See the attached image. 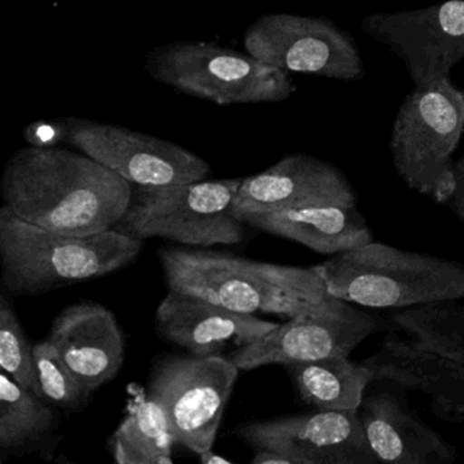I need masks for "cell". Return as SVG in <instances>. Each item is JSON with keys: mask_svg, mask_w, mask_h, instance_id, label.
<instances>
[{"mask_svg": "<svg viewBox=\"0 0 464 464\" xmlns=\"http://www.w3.org/2000/svg\"><path fill=\"white\" fill-rule=\"evenodd\" d=\"M0 192L4 206L29 224L91 236L118 227L134 186L82 151L31 145L6 162Z\"/></svg>", "mask_w": 464, "mask_h": 464, "instance_id": "obj_1", "label": "cell"}, {"mask_svg": "<svg viewBox=\"0 0 464 464\" xmlns=\"http://www.w3.org/2000/svg\"><path fill=\"white\" fill-rule=\"evenodd\" d=\"M145 240L112 229L91 236L51 232L0 208V268L12 297L39 295L123 270Z\"/></svg>", "mask_w": 464, "mask_h": 464, "instance_id": "obj_2", "label": "cell"}, {"mask_svg": "<svg viewBox=\"0 0 464 464\" xmlns=\"http://www.w3.org/2000/svg\"><path fill=\"white\" fill-rule=\"evenodd\" d=\"M334 297L371 309H407L464 300V265L372 243L314 266Z\"/></svg>", "mask_w": 464, "mask_h": 464, "instance_id": "obj_3", "label": "cell"}, {"mask_svg": "<svg viewBox=\"0 0 464 464\" xmlns=\"http://www.w3.org/2000/svg\"><path fill=\"white\" fill-rule=\"evenodd\" d=\"M464 135V89L450 78L414 88L391 129L393 168L404 186L439 205L452 194L456 150Z\"/></svg>", "mask_w": 464, "mask_h": 464, "instance_id": "obj_4", "label": "cell"}, {"mask_svg": "<svg viewBox=\"0 0 464 464\" xmlns=\"http://www.w3.org/2000/svg\"><path fill=\"white\" fill-rule=\"evenodd\" d=\"M145 70L179 93L222 107L281 102L295 92L290 72L216 43L160 45L146 58Z\"/></svg>", "mask_w": 464, "mask_h": 464, "instance_id": "obj_5", "label": "cell"}, {"mask_svg": "<svg viewBox=\"0 0 464 464\" xmlns=\"http://www.w3.org/2000/svg\"><path fill=\"white\" fill-rule=\"evenodd\" d=\"M243 179L198 180L162 187H134L131 203L115 227L131 237L162 238L184 246H235L246 227L233 214Z\"/></svg>", "mask_w": 464, "mask_h": 464, "instance_id": "obj_6", "label": "cell"}, {"mask_svg": "<svg viewBox=\"0 0 464 464\" xmlns=\"http://www.w3.org/2000/svg\"><path fill=\"white\" fill-rule=\"evenodd\" d=\"M240 372L221 354H162L154 360L146 390L164 409L176 445L195 455L214 447Z\"/></svg>", "mask_w": 464, "mask_h": 464, "instance_id": "obj_7", "label": "cell"}, {"mask_svg": "<svg viewBox=\"0 0 464 464\" xmlns=\"http://www.w3.org/2000/svg\"><path fill=\"white\" fill-rule=\"evenodd\" d=\"M42 145L66 142L134 187H162L205 180L211 167L178 143L126 127L81 118L53 121Z\"/></svg>", "mask_w": 464, "mask_h": 464, "instance_id": "obj_8", "label": "cell"}, {"mask_svg": "<svg viewBox=\"0 0 464 464\" xmlns=\"http://www.w3.org/2000/svg\"><path fill=\"white\" fill-rule=\"evenodd\" d=\"M249 55L284 72L357 82L366 75L357 42L325 17L268 13L244 34Z\"/></svg>", "mask_w": 464, "mask_h": 464, "instance_id": "obj_9", "label": "cell"}, {"mask_svg": "<svg viewBox=\"0 0 464 464\" xmlns=\"http://www.w3.org/2000/svg\"><path fill=\"white\" fill-rule=\"evenodd\" d=\"M157 255L168 289L173 292L241 314L262 312L290 319L314 308L263 279L252 259L194 246H165Z\"/></svg>", "mask_w": 464, "mask_h": 464, "instance_id": "obj_10", "label": "cell"}, {"mask_svg": "<svg viewBox=\"0 0 464 464\" xmlns=\"http://www.w3.org/2000/svg\"><path fill=\"white\" fill-rule=\"evenodd\" d=\"M382 328V320L363 306L330 295L305 314L279 323L257 341L232 350L227 358L240 371L249 372L335 355L349 357Z\"/></svg>", "mask_w": 464, "mask_h": 464, "instance_id": "obj_11", "label": "cell"}, {"mask_svg": "<svg viewBox=\"0 0 464 464\" xmlns=\"http://www.w3.org/2000/svg\"><path fill=\"white\" fill-rule=\"evenodd\" d=\"M361 31L403 63L414 88L450 78L464 61V0L423 9L372 13Z\"/></svg>", "mask_w": 464, "mask_h": 464, "instance_id": "obj_12", "label": "cell"}, {"mask_svg": "<svg viewBox=\"0 0 464 464\" xmlns=\"http://www.w3.org/2000/svg\"><path fill=\"white\" fill-rule=\"evenodd\" d=\"M232 433L254 450L281 453L293 464H376L357 411H317L246 420Z\"/></svg>", "mask_w": 464, "mask_h": 464, "instance_id": "obj_13", "label": "cell"}, {"mask_svg": "<svg viewBox=\"0 0 464 464\" xmlns=\"http://www.w3.org/2000/svg\"><path fill=\"white\" fill-rule=\"evenodd\" d=\"M358 202L347 176L330 162L308 154L282 157L273 167L243 179L233 199V214L246 217L276 213L309 205Z\"/></svg>", "mask_w": 464, "mask_h": 464, "instance_id": "obj_14", "label": "cell"}, {"mask_svg": "<svg viewBox=\"0 0 464 464\" xmlns=\"http://www.w3.org/2000/svg\"><path fill=\"white\" fill-rule=\"evenodd\" d=\"M47 341L82 384L97 391L116 379L126 357V338L115 314L97 301L62 309Z\"/></svg>", "mask_w": 464, "mask_h": 464, "instance_id": "obj_15", "label": "cell"}, {"mask_svg": "<svg viewBox=\"0 0 464 464\" xmlns=\"http://www.w3.org/2000/svg\"><path fill=\"white\" fill-rule=\"evenodd\" d=\"M278 324L173 290H168L154 314V327L162 339L199 357L246 346Z\"/></svg>", "mask_w": 464, "mask_h": 464, "instance_id": "obj_16", "label": "cell"}, {"mask_svg": "<svg viewBox=\"0 0 464 464\" xmlns=\"http://www.w3.org/2000/svg\"><path fill=\"white\" fill-rule=\"evenodd\" d=\"M379 463L450 464L455 445L437 433L395 391L369 388L357 410Z\"/></svg>", "mask_w": 464, "mask_h": 464, "instance_id": "obj_17", "label": "cell"}, {"mask_svg": "<svg viewBox=\"0 0 464 464\" xmlns=\"http://www.w3.org/2000/svg\"><path fill=\"white\" fill-rule=\"evenodd\" d=\"M374 382H390L428 396L430 409L444 420H464V365L414 339L388 335L382 347L363 361Z\"/></svg>", "mask_w": 464, "mask_h": 464, "instance_id": "obj_18", "label": "cell"}, {"mask_svg": "<svg viewBox=\"0 0 464 464\" xmlns=\"http://www.w3.org/2000/svg\"><path fill=\"white\" fill-rule=\"evenodd\" d=\"M243 222L246 227L295 241L328 256L352 251L373 241L371 227L357 203L303 206L246 217Z\"/></svg>", "mask_w": 464, "mask_h": 464, "instance_id": "obj_19", "label": "cell"}, {"mask_svg": "<svg viewBox=\"0 0 464 464\" xmlns=\"http://www.w3.org/2000/svg\"><path fill=\"white\" fill-rule=\"evenodd\" d=\"M301 401L317 411H357L373 372L346 355L284 365Z\"/></svg>", "mask_w": 464, "mask_h": 464, "instance_id": "obj_20", "label": "cell"}, {"mask_svg": "<svg viewBox=\"0 0 464 464\" xmlns=\"http://www.w3.org/2000/svg\"><path fill=\"white\" fill-rule=\"evenodd\" d=\"M164 409L140 384L129 385L126 414L110 441L119 464H172L175 447Z\"/></svg>", "mask_w": 464, "mask_h": 464, "instance_id": "obj_21", "label": "cell"}, {"mask_svg": "<svg viewBox=\"0 0 464 464\" xmlns=\"http://www.w3.org/2000/svg\"><path fill=\"white\" fill-rule=\"evenodd\" d=\"M56 407L0 373V456L21 458L45 452L59 428ZM58 444V442H56Z\"/></svg>", "mask_w": 464, "mask_h": 464, "instance_id": "obj_22", "label": "cell"}, {"mask_svg": "<svg viewBox=\"0 0 464 464\" xmlns=\"http://www.w3.org/2000/svg\"><path fill=\"white\" fill-rule=\"evenodd\" d=\"M392 322L426 349L464 363V305L458 301L414 306L392 314Z\"/></svg>", "mask_w": 464, "mask_h": 464, "instance_id": "obj_23", "label": "cell"}, {"mask_svg": "<svg viewBox=\"0 0 464 464\" xmlns=\"http://www.w3.org/2000/svg\"><path fill=\"white\" fill-rule=\"evenodd\" d=\"M0 366L24 390L45 399L31 344L7 293L0 295Z\"/></svg>", "mask_w": 464, "mask_h": 464, "instance_id": "obj_24", "label": "cell"}, {"mask_svg": "<svg viewBox=\"0 0 464 464\" xmlns=\"http://www.w3.org/2000/svg\"><path fill=\"white\" fill-rule=\"evenodd\" d=\"M34 358L45 401L62 411H82L93 391L75 377L47 339L34 344Z\"/></svg>", "mask_w": 464, "mask_h": 464, "instance_id": "obj_25", "label": "cell"}, {"mask_svg": "<svg viewBox=\"0 0 464 464\" xmlns=\"http://www.w3.org/2000/svg\"><path fill=\"white\" fill-rule=\"evenodd\" d=\"M453 180H455V187L444 206H447L460 221L464 222V153L455 160Z\"/></svg>", "mask_w": 464, "mask_h": 464, "instance_id": "obj_26", "label": "cell"}, {"mask_svg": "<svg viewBox=\"0 0 464 464\" xmlns=\"http://www.w3.org/2000/svg\"><path fill=\"white\" fill-rule=\"evenodd\" d=\"M252 464H293L292 460L281 453L268 450H255Z\"/></svg>", "mask_w": 464, "mask_h": 464, "instance_id": "obj_27", "label": "cell"}, {"mask_svg": "<svg viewBox=\"0 0 464 464\" xmlns=\"http://www.w3.org/2000/svg\"><path fill=\"white\" fill-rule=\"evenodd\" d=\"M198 459L202 461L203 464H229L232 463V460L227 458H224V456L219 455V453L214 452L213 448L211 450H205V452L199 453L197 455Z\"/></svg>", "mask_w": 464, "mask_h": 464, "instance_id": "obj_28", "label": "cell"}, {"mask_svg": "<svg viewBox=\"0 0 464 464\" xmlns=\"http://www.w3.org/2000/svg\"><path fill=\"white\" fill-rule=\"evenodd\" d=\"M463 365H464V363H463Z\"/></svg>", "mask_w": 464, "mask_h": 464, "instance_id": "obj_29", "label": "cell"}]
</instances>
